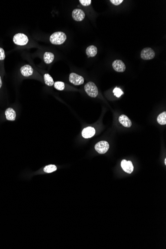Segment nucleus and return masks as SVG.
<instances>
[{"instance_id": "obj_9", "label": "nucleus", "mask_w": 166, "mask_h": 249, "mask_svg": "<svg viewBox=\"0 0 166 249\" xmlns=\"http://www.w3.org/2000/svg\"><path fill=\"white\" fill-rule=\"evenodd\" d=\"M85 14L84 11L80 9H75L72 12V18L77 22H81L84 19Z\"/></svg>"}, {"instance_id": "obj_25", "label": "nucleus", "mask_w": 166, "mask_h": 249, "mask_svg": "<svg viewBox=\"0 0 166 249\" xmlns=\"http://www.w3.org/2000/svg\"><path fill=\"white\" fill-rule=\"evenodd\" d=\"M165 165H166V159H165Z\"/></svg>"}, {"instance_id": "obj_4", "label": "nucleus", "mask_w": 166, "mask_h": 249, "mask_svg": "<svg viewBox=\"0 0 166 249\" xmlns=\"http://www.w3.org/2000/svg\"><path fill=\"white\" fill-rule=\"evenodd\" d=\"M95 149L99 154H105L109 150V146L108 142L102 141L97 143L95 145Z\"/></svg>"}, {"instance_id": "obj_19", "label": "nucleus", "mask_w": 166, "mask_h": 249, "mask_svg": "<svg viewBox=\"0 0 166 249\" xmlns=\"http://www.w3.org/2000/svg\"><path fill=\"white\" fill-rule=\"evenodd\" d=\"M54 85L55 88L59 91H63L65 88L64 83L62 82H60V81L55 82Z\"/></svg>"}, {"instance_id": "obj_10", "label": "nucleus", "mask_w": 166, "mask_h": 249, "mask_svg": "<svg viewBox=\"0 0 166 249\" xmlns=\"http://www.w3.org/2000/svg\"><path fill=\"white\" fill-rule=\"evenodd\" d=\"M95 131L93 127L88 126L84 128L82 132V135L84 138H90L95 134Z\"/></svg>"}, {"instance_id": "obj_15", "label": "nucleus", "mask_w": 166, "mask_h": 249, "mask_svg": "<svg viewBox=\"0 0 166 249\" xmlns=\"http://www.w3.org/2000/svg\"><path fill=\"white\" fill-rule=\"evenodd\" d=\"M54 59V55L51 52H47L44 54V61L47 64H50Z\"/></svg>"}, {"instance_id": "obj_18", "label": "nucleus", "mask_w": 166, "mask_h": 249, "mask_svg": "<svg viewBox=\"0 0 166 249\" xmlns=\"http://www.w3.org/2000/svg\"><path fill=\"white\" fill-rule=\"evenodd\" d=\"M43 170L44 171H45V173H52L53 171L57 170V167L54 165H48V166H45V167L44 168Z\"/></svg>"}, {"instance_id": "obj_8", "label": "nucleus", "mask_w": 166, "mask_h": 249, "mask_svg": "<svg viewBox=\"0 0 166 249\" xmlns=\"http://www.w3.org/2000/svg\"><path fill=\"white\" fill-rule=\"evenodd\" d=\"M113 69L118 72H123L126 69V66L124 63L121 60H116L112 63Z\"/></svg>"}, {"instance_id": "obj_11", "label": "nucleus", "mask_w": 166, "mask_h": 249, "mask_svg": "<svg viewBox=\"0 0 166 249\" xmlns=\"http://www.w3.org/2000/svg\"><path fill=\"white\" fill-rule=\"evenodd\" d=\"M21 72L23 76L29 77L33 75V69L30 65H26L21 67Z\"/></svg>"}, {"instance_id": "obj_2", "label": "nucleus", "mask_w": 166, "mask_h": 249, "mask_svg": "<svg viewBox=\"0 0 166 249\" xmlns=\"http://www.w3.org/2000/svg\"><path fill=\"white\" fill-rule=\"evenodd\" d=\"M85 90L86 93L92 98H95L98 95V89L95 83L89 82L85 86Z\"/></svg>"}, {"instance_id": "obj_22", "label": "nucleus", "mask_w": 166, "mask_h": 249, "mask_svg": "<svg viewBox=\"0 0 166 249\" xmlns=\"http://www.w3.org/2000/svg\"><path fill=\"white\" fill-rule=\"evenodd\" d=\"M5 58V54L4 50L0 47V60H4Z\"/></svg>"}, {"instance_id": "obj_16", "label": "nucleus", "mask_w": 166, "mask_h": 249, "mask_svg": "<svg viewBox=\"0 0 166 249\" xmlns=\"http://www.w3.org/2000/svg\"><path fill=\"white\" fill-rule=\"evenodd\" d=\"M44 80L46 85L48 86H52L54 84L53 78L48 74H45L44 75Z\"/></svg>"}, {"instance_id": "obj_23", "label": "nucleus", "mask_w": 166, "mask_h": 249, "mask_svg": "<svg viewBox=\"0 0 166 249\" xmlns=\"http://www.w3.org/2000/svg\"><path fill=\"white\" fill-rule=\"evenodd\" d=\"M123 0H110V2L112 4L116 5H119L121 3H123Z\"/></svg>"}, {"instance_id": "obj_12", "label": "nucleus", "mask_w": 166, "mask_h": 249, "mask_svg": "<svg viewBox=\"0 0 166 249\" xmlns=\"http://www.w3.org/2000/svg\"><path fill=\"white\" fill-rule=\"evenodd\" d=\"M119 121L123 126L130 127L132 125L131 121L126 116L123 114L119 117Z\"/></svg>"}, {"instance_id": "obj_3", "label": "nucleus", "mask_w": 166, "mask_h": 249, "mask_svg": "<svg viewBox=\"0 0 166 249\" xmlns=\"http://www.w3.org/2000/svg\"><path fill=\"white\" fill-rule=\"evenodd\" d=\"M13 41L16 45L23 46L26 45L28 43L29 38L25 34L19 33L15 35L13 38Z\"/></svg>"}, {"instance_id": "obj_13", "label": "nucleus", "mask_w": 166, "mask_h": 249, "mask_svg": "<svg viewBox=\"0 0 166 249\" xmlns=\"http://www.w3.org/2000/svg\"><path fill=\"white\" fill-rule=\"evenodd\" d=\"M5 117L7 120L10 121H14L16 117V113L12 108H8L5 110Z\"/></svg>"}, {"instance_id": "obj_5", "label": "nucleus", "mask_w": 166, "mask_h": 249, "mask_svg": "<svg viewBox=\"0 0 166 249\" xmlns=\"http://www.w3.org/2000/svg\"><path fill=\"white\" fill-rule=\"evenodd\" d=\"M155 53L151 48H145L141 52V57L144 60H151L154 58Z\"/></svg>"}, {"instance_id": "obj_24", "label": "nucleus", "mask_w": 166, "mask_h": 249, "mask_svg": "<svg viewBox=\"0 0 166 249\" xmlns=\"http://www.w3.org/2000/svg\"><path fill=\"white\" fill-rule=\"evenodd\" d=\"M2 86V82L1 78L0 76V88H1Z\"/></svg>"}, {"instance_id": "obj_20", "label": "nucleus", "mask_w": 166, "mask_h": 249, "mask_svg": "<svg viewBox=\"0 0 166 249\" xmlns=\"http://www.w3.org/2000/svg\"><path fill=\"white\" fill-rule=\"evenodd\" d=\"M113 93L114 95H116V97L117 98H119L120 97H121V95H123V91L120 88L117 87H116L114 88L113 91Z\"/></svg>"}, {"instance_id": "obj_6", "label": "nucleus", "mask_w": 166, "mask_h": 249, "mask_svg": "<svg viewBox=\"0 0 166 249\" xmlns=\"http://www.w3.org/2000/svg\"><path fill=\"white\" fill-rule=\"evenodd\" d=\"M69 81L74 85H81L84 83V79L83 77L75 73H72L70 74Z\"/></svg>"}, {"instance_id": "obj_17", "label": "nucleus", "mask_w": 166, "mask_h": 249, "mask_svg": "<svg viewBox=\"0 0 166 249\" xmlns=\"http://www.w3.org/2000/svg\"><path fill=\"white\" fill-rule=\"evenodd\" d=\"M157 121L161 125L166 124V112H164L159 114L157 117Z\"/></svg>"}, {"instance_id": "obj_21", "label": "nucleus", "mask_w": 166, "mask_h": 249, "mask_svg": "<svg viewBox=\"0 0 166 249\" xmlns=\"http://www.w3.org/2000/svg\"><path fill=\"white\" fill-rule=\"evenodd\" d=\"M79 2L84 6H88L92 3L91 0H80Z\"/></svg>"}, {"instance_id": "obj_14", "label": "nucleus", "mask_w": 166, "mask_h": 249, "mask_svg": "<svg viewBox=\"0 0 166 249\" xmlns=\"http://www.w3.org/2000/svg\"><path fill=\"white\" fill-rule=\"evenodd\" d=\"M98 52L97 47L94 45H91L88 47L86 49V54L88 57H94L95 56Z\"/></svg>"}, {"instance_id": "obj_7", "label": "nucleus", "mask_w": 166, "mask_h": 249, "mask_svg": "<svg viewBox=\"0 0 166 249\" xmlns=\"http://www.w3.org/2000/svg\"><path fill=\"white\" fill-rule=\"evenodd\" d=\"M121 166L123 170L126 173L131 174L132 171H133L134 167L132 162L131 161L123 160V161H121Z\"/></svg>"}, {"instance_id": "obj_1", "label": "nucleus", "mask_w": 166, "mask_h": 249, "mask_svg": "<svg viewBox=\"0 0 166 249\" xmlns=\"http://www.w3.org/2000/svg\"><path fill=\"white\" fill-rule=\"evenodd\" d=\"M67 39V36L65 33L61 31L56 32L50 36V41L51 43L55 45H61L64 43Z\"/></svg>"}]
</instances>
